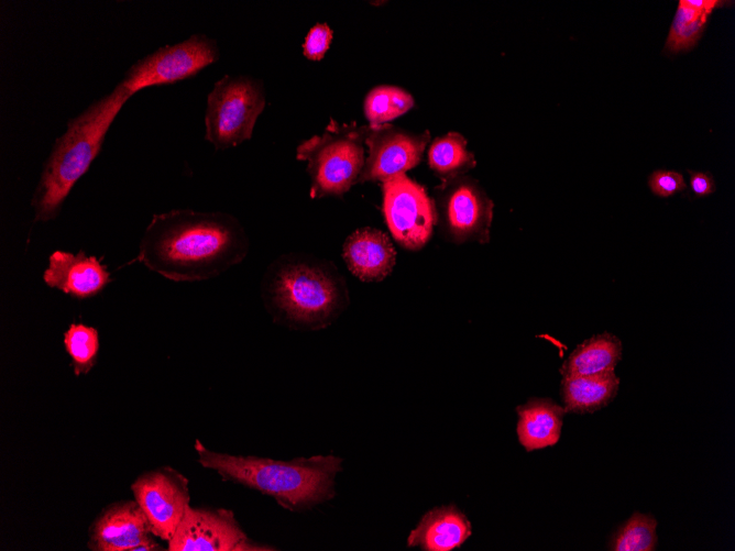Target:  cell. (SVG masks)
<instances>
[{
    "instance_id": "14",
    "label": "cell",
    "mask_w": 735,
    "mask_h": 551,
    "mask_svg": "<svg viewBox=\"0 0 735 551\" xmlns=\"http://www.w3.org/2000/svg\"><path fill=\"white\" fill-rule=\"evenodd\" d=\"M44 283L76 298L87 299L99 295L111 282V274L95 255L83 250L77 254L54 251L43 273Z\"/></svg>"
},
{
    "instance_id": "15",
    "label": "cell",
    "mask_w": 735,
    "mask_h": 551,
    "mask_svg": "<svg viewBox=\"0 0 735 551\" xmlns=\"http://www.w3.org/2000/svg\"><path fill=\"white\" fill-rule=\"evenodd\" d=\"M342 256L349 271L363 282L384 279L396 262L388 235L370 227L360 228L347 238Z\"/></svg>"
},
{
    "instance_id": "28",
    "label": "cell",
    "mask_w": 735,
    "mask_h": 551,
    "mask_svg": "<svg viewBox=\"0 0 735 551\" xmlns=\"http://www.w3.org/2000/svg\"><path fill=\"white\" fill-rule=\"evenodd\" d=\"M683 4L700 11L712 13V11L721 5L717 0H681Z\"/></svg>"
},
{
    "instance_id": "13",
    "label": "cell",
    "mask_w": 735,
    "mask_h": 551,
    "mask_svg": "<svg viewBox=\"0 0 735 551\" xmlns=\"http://www.w3.org/2000/svg\"><path fill=\"white\" fill-rule=\"evenodd\" d=\"M87 547L92 551H131L154 536L135 500H120L105 507L89 527Z\"/></svg>"
},
{
    "instance_id": "8",
    "label": "cell",
    "mask_w": 735,
    "mask_h": 551,
    "mask_svg": "<svg viewBox=\"0 0 735 551\" xmlns=\"http://www.w3.org/2000/svg\"><path fill=\"white\" fill-rule=\"evenodd\" d=\"M217 42L205 35L194 34L187 40L162 46L133 64L120 84L132 95L152 86L173 84L195 76L206 66L219 59Z\"/></svg>"
},
{
    "instance_id": "18",
    "label": "cell",
    "mask_w": 735,
    "mask_h": 551,
    "mask_svg": "<svg viewBox=\"0 0 735 551\" xmlns=\"http://www.w3.org/2000/svg\"><path fill=\"white\" fill-rule=\"evenodd\" d=\"M621 357V340L610 332H603L577 345L563 362L560 373L562 376L605 374L615 371Z\"/></svg>"
},
{
    "instance_id": "25",
    "label": "cell",
    "mask_w": 735,
    "mask_h": 551,
    "mask_svg": "<svg viewBox=\"0 0 735 551\" xmlns=\"http://www.w3.org/2000/svg\"><path fill=\"white\" fill-rule=\"evenodd\" d=\"M333 33L326 23H317L307 33L304 44V56L310 60H320L328 51Z\"/></svg>"
},
{
    "instance_id": "24",
    "label": "cell",
    "mask_w": 735,
    "mask_h": 551,
    "mask_svg": "<svg viewBox=\"0 0 735 551\" xmlns=\"http://www.w3.org/2000/svg\"><path fill=\"white\" fill-rule=\"evenodd\" d=\"M710 13L692 9L679 1L666 48L672 53L693 47L701 37Z\"/></svg>"
},
{
    "instance_id": "7",
    "label": "cell",
    "mask_w": 735,
    "mask_h": 551,
    "mask_svg": "<svg viewBox=\"0 0 735 551\" xmlns=\"http://www.w3.org/2000/svg\"><path fill=\"white\" fill-rule=\"evenodd\" d=\"M436 224L454 243L490 240L493 201L473 178L461 175L435 188Z\"/></svg>"
},
{
    "instance_id": "27",
    "label": "cell",
    "mask_w": 735,
    "mask_h": 551,
    "mask_svg": "<svg viewBox=\"0 0 735 551\" xmlns=\"http://www.w3.org/2000/svg\"><path fill=\"white\" fill-rule=\"evenodd\" d=\"M688 172L690 175L691 190L695 196L704 197L715 191V183L712 175L693 170Z\"/></svg>"
},
{
    "instance_id": "10",
    "label": "cell",
    "mask_w": 735,
    "mask_h": 551,
    "mask_svg": "<svg viewBox=\"0 0 735 551\" xmlns=\"http://www.w3.org/2000/svg\"><path fill=\"white\" fill-rule=\"evenodd\" d=\"M169 551L274 550L248 538L234 514L226 508L189 506L172 538Z\"/></svg>"
},
{
    "instance_id": "16",
    "label": "cell",
    "mask_w": 735,
    "mask_h": 551,
    "mask_svg": "<svg viewBox=\"0 0 735 551\" xmlns=\"http://www.w3.org/2000/svg\"><path fill=\"white\" fill-rule=\"evenodd\" d=\"M467 516L456 506H441L427 511L407 538V546L424 551H451L471 536Z\"/></svg>"
},
{
    "instance_id": "2",
    "label": "cell",
    "mask_w": 735,
    "mask_h": 551,
    "mask_svg": "<svg viewBox=\"0 0 735 551\" xmlns=\"http://www.w3.org/2000/svg\"><path fill=\"white\" fill-rule=\"evenodd\" d=\"M194 449L198 463L224 481L240 484L274 498L283 508L301 513L334 496V478L342 459L328 455L273 460L232 455L206 448L199 440Z\"/></svg>"
},
{
    "instance_id": "11",
    "label": "cell",
    "mask_w": 735,
    "mask_h": 551,
    "mask_svg": "<svg viewBox=\"0 0 735 551\" xmlns=\"http://www.w3.org/2000/svg\"><path fill=\"white\" fill-rule=\"evenodd\" d=\"M131 491L153 535L168 541L190 506L187 477L173 467L162 466L138 476Z\"/></svg>"
},
{
    "instance_id": "22",
    "label": "cell",
    "mask_w": 735,
    "mask_h": 551,
    "mask_svg": "<svg viewBox=\"0 0 735 551\" xmlns=\"http://www.w3.org/2000/svg\"><path fill=\"white\" fill-rule=\"evenodd\" d=\"M657 520L649 514L634 513L613 533L612 551H654L657 547Z\"/></svg>"
},
{
    "instance_id": "19",
    "label": "cell",
    "mask_w": 735,
    "mask_h": 551,
    "mask_svg": "<svg viewBox=\"0 0 735 551\" xmlns=\"http://www.w3.org/2000/svg\"><path fill=\"white\" fill-rule=\"evenodd\" d=\"M619 378L615 372L590 376H562L561 395L567 412H594L617 395Z\"/></svg>"
},
{
    "instance_id": "3",
    "label": "cell",
    "mask_w": 735,
    "mask_h": 551,
    "mask_svg": "<svg viewBox=\"0 0 735 551\" xmlns=\"http://www.w3.org/2000/svg\"><path fill=\"white\" fill-rule=\"evenodd\" d=\"M261 297L274 321L304 331L328 327L349 302L334 265L305 253L274 260L263 275Z\"/></svg>"
},
{
    "instance_id": "17",
    "label": "cell",
    "mask_w": 735,
    "mask_h": 551,
    "mask_svg": "<svg viewBox=\"0 0 735 551\" xmlns=\"http://www.w3.org/2000/svg\"><path fill=\"white\" fill-rule=\"evenodd\" d=\"M516 427L520 444L530 452L555 445L561 434L564 407L549 398H531L517 406Z\"/></svg>"
},
{
    "instance_id": "9",
    "label": "cell",
    "mask_w": 735,
    "mask_h": 551,
    "mask_svg": "<svg viewBox=\"0 0 735 551\" xmlns=\"http://www.w3.org/2000/svg\"><path fill=\"white\" fill-rule=\"evenodd\" d=\"M382 192L384 219L394 240L410 251L421 249L436 224L434 200L424 186L399 174L382 183Z\"/></svg>"
},
{
    "instance_id": "1",
    "label": "cell",
    "mask_w": 735,
    "mask_h": 551,
    "mask_svg": "<svg viewBox=\"0 0 735 551\" xmlns=\"http://www.w3.org/2000/svg\"><path fill=\"white\" fill-rule=\"evenodd\" d=\"M249 249L248 234L234 216L176 209L152 217L132 262L174 282H198L238 265Z\"/></svg>"
},
{
    "instance_id": "6",
    "label": "cell",
    "mask_w": 735,
    "mask_h": 551,
    "mask_svg": "<svg viewBox=\"0 0 735 551\" xmlns=\"http://www.w3.org/2000/svg\"><path fill=\"white\" fill-rule=\"evenodd\" d=\"M264 107L262 80L245 75L223 76L208 93L205 139L216 150H226L250 140Z\"/></svg>"
},
{
    "instance_id": "12",
    "label": "cell",
    "mask_w": 735,
    "mask_h": 551,
    "mask_svg": "<svg viewBox=\"0 0 735 551\" xmlns=\"http://www.w3.org/2000/svg\"><path fill=\"white\" fill-rule=\"evenodd\" d=\"M430 132L412 133L393 124L370 125L365 139L369 155L358 183L385 181L417 166Z\"/></svg>"
},
{
    "instance_id": "23",
    "label": "cell",
    "mask_w": 735,
    "mask_h": 551,
    "mask_svg": "<svg viewBox=\"0 0 735 551\" xmlns=\"http://www.w3.org/2000/svg\"><path fill=\"white\" fill-rule=\"evenodd\" d=\"M64 346L70 357L75 376L86 375L97 362L98 330L84 323H72L64 333Z\"/></svg>"
},
{
    "instance_id": "4",
    "label": "cell",
    "mask_w": 735,
    "mask_h": 551,
    "mask_svg": "<svg viewBox=\"0 0 735 551\" xmlns=\"http://www.w3.org/2000/svg\"><path fill=\"white\" fill-rule=\"evenodd\" d=\"M133 95L120 82L68 121L44 164L31 206L33 222L55 219L78 179L101 151L106 134L123 104Z\"/></svg>"
},
{
    "instance_id": "5",
    "label": "cell",
    "mask_w": 735,
    "mask_h": 551,
    "mask_svg": "<svg viewBox=\"0 0 735 551\" xmlns=\"http://www.w3.org/2000/svg\"><path fill=\"white\" fill-rule=\"evenodd\" d=\"M369 125L330 120L321 135H314L296 148V158L307 162L310 197L341 196L358 179L364 166Z\"/></svg>"
},
{
    "instance_id": "26",
    "label": "cell",
    "mask_w": 735,
    "mask_h": 551,
    "mask_svg": "<svg viewBox=\"0 0 735 551\" xmlns=\"http://www.w3.org/2000/svg\"><path fill=\"white\" fill-rule=\"evenodd\" d=\"M650 190L658 197L666 198L683 191L687 184L682 174L674 170H655L648 179Z\"/></svg>"
},
{
    "instance_id": "20",
    "label": "cell",
    "mask_w": 735,
    "mask_h": 551,
    "mask_svg": "<svg viewBox=\"0 0 735 551\" xmlns=\"http://www.w3.org/2000/svg\"><path fill=\"white\" fill-rule=\"evenodd\" d=\"M475 164L467 140L458 132L436 137L429 146L428 165L442 180L464 175Z\"/></svg>"
},
{
    "instance_id": "21",
    "label": "cell",
    "mask_w": 735,
    "mask_h": 551,
    "mask_svg": "<svg viewBox=\"0 0 735 551\" xmlns=\"http://www.w3.org/2000/svg\"><path fill=\"white\" fill-rule=\"evenodd\" d=\"M414 106L413 96L396 86H377L364 100V114L370 125L384 124L406 113Z\"/></svg>"
}]
</instances>
